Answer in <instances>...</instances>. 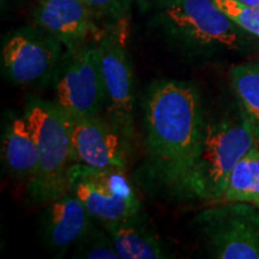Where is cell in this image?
Segmentation results:
<instances>
[{
  "label": "cell",
  "instance_id": "obj_1",
  "mask_svg": "<svg viewBox=\"0 0 259 259\" xmlns=\"http://www.w3.org/2000/svg\"><path fill=\"white\" fill-rule=\"evenodd\" d=\"M147 176L171 193L198 153L206 116L196 84L158 79L145 90L142 102Z\"/></svg>",
  "mask_w": 259,
  "mask_h": 259
},
{
  "label": "cell",
  "instance_id": "obj_2",
  "mask_svg": "<svg viewBox=\"0 0 259 259\" xmlns=\"http://www.w3.org/2000/svg\"><path fill=\"white\" fill-rule=\"evenodd\" d=\"M257 143L252 125L239 105L235 112L206 119L193 164L173 194L216 204L233 168Z\"/></svg>",
  "mask_w": 259,
  "mask_h": 259
},
{
  "label": "cell",
  "instance_id": "obj_3",
  "mask_svg": "<svg viewBox=\"0 0 259 259\" xmlns=\"http://www.w3.org/2000/svg\"><path fill=\"white\" fill-rule=\"evenodd\" d=\"M156 18L168 38L187 54L209 57L245 46L247 31L213 0H160Z\"/></svg>",
  "mask_w": 259,
  "mask_h": 259
},
{
  "label": "cell",
  "instance_id": "obj_4",
  "mask_svg": "<svg viewBox=\"0 0 259 259\" xmlns=\"http://www.w3.org/2000/svg\"><path fill=\"white\" fill-rule=\"evenodd\" d=\"M37 149V168L27 184L29 197L47 204L66 192V174L73 163L66 115L54 101L31 97L24 114Z\"/></svg>",
  "mask_w": 259,
  "mask_h": 259
},
{
  "label": "cell",
  "instance_id": "obj_5",
  "mask_svg": "<svg viewBox=\"0 0 259 259\" xmlns=\"http://www.w3.org/2000/svg\"><path fill=\"white\" fill-rule=\"evenodd\" d=\"M66 191L76 194L90 216L103 226L141 213V202L122 169L72 163L66 174Z\"/></svg>",
  "mask_w": 259,
  "mask_h": 259
},
{
  "label": "cell",
  "instance_id": "obj_6",
  "mask_svg": "<svg viewBox=\"0 0 259 259\" xmlns=\"http://www.w3.org/2000/svg\"><path fill=\"white\" fill-rule=\"evenodd\" d=\"M64 45L50 32L27 25L10 31L2 45V72L15 85H46L56 78Z\"/></svg>",
  "mask_w": 259,
  "mask_h": 259
},
{
  "label": "cell",
  "instance_id": "obj_7",
  "mask_svg": "<svg viewBox=\"0 0 259 259\" xmlns=\"http://www.w3.org/2000/svg\"><path fill=\"white\" fill-rule=\"evenodd\" d=\"M67 53L54 78V102L69 118L102 115L106 95L97 40Z\"/></svg>",
  "mask_w": 259,
  "mask_h": 259
},
{
  "label": "cell",
  "instance_id": "obj_8",
  "mask_svg": "<svg viewBox=\"0 0 259 259\" xmlns=\"http://www.w3.org/2000/svg\"><path fill=\"white\" fill-rule=\"evenodd\" d=\"M197 226L211 257L259 259V208L246 203H216L197 215Z\"/></svg>",
  "mask_w": 259,
  "mask_h": 259
},
{
  "label": "cell",
  "instance_id": "obj_9",
  "mask_svg": "<svg viewBox=\"0 0 259 259\" xmlns=\"http://www.w3.org/2000/svg\"><path fill=\"white\" fill-rule=\"evenodd\" d=\"M105 84L102 115L131 142L135 136V72L118 31H103L97 40Z\"/></svg>",
  "mask_w": 259,
  "mask_h": 259
},
{
  "label": "cell",
  "instance_id": "obj_10",
  "mask_svg": "<svg viewBox=\"0 0 259 259\" xmlns=\"http://www.w3.org/2000/svg\"><path fill=\"white\" fill-rule=\"evenodd\" d=\"M73 163L126 169L130 142L103 115L69 118Z\"/></svg>",
  "mask_w": 259,
  "mask_h": 259
},
{
  "label": "cell",
  "instance_id": "obj_11",
  "mask_svg": "<svg viewBox=\"0 0 259 259\" xmlns=\"http://www.w3.org/2000/svg\"><path fill=\"white\" fill-rule=\"evenodd\" d=\"M32 24L57 37L67 51L99 40L102 34L84 0H37Z\"/></svg>",
  "mask_w": 259,
  "mask_h": 259
},
{
  "label": "cell",
  "instance_id": "obj_12",
  "mask_svg": "<svg viewBox=\"0 0 259 259\" xmlns=\"http://www.w3.org/2000/svg\"><path fill=\"white\" fill-rule=\"evenodd\" d=\"M92 216L72 192L47 203L42 216V239L54 257H63L92 227Z\"/></svg>",
  "mask_w": 259,
  "mask_h": 259
},
{
  "label": "cell",
  "instance_id": "obj_13",
  "mask_svg": "<svg viewBox=\"0 0 259 259\" xmlns=\"http://www.w3.org/2000/svg\"><path fill=\"white\" fill-rule=\"evenodd\" d=\"M2 158L8 173L16 180L28 184L36 173V143L24 115H10L4 122Z\"/></svg>",
  "mask_w": 259,
  "mask_h": 259
},
{
  "label": "cell",
  "instance_id": "obj_14",
  "mask_svg": "<svg viewBox=\"0 0 259 259\" xmlns=\"http://www.w3.org/2000/svg\"><path fill=\"white\" fill-rule=\"evenodd\" d=\"M121 259H166L168 251L160 238L143 222L141 213L103 226Z\"/></svg>",
  "mask_w": 259,
  "mask_h": 259
},
{
  "label": "cell",
  "instance_id": "obj_15",
  "mask_svg": "<svg viewBox=\"0 0 259 259\" xmlns=\"http://www.w3.org/2000/svg\"><path fill=\"white\" fill-rule=\"evenodd\" d=\"M246 203L259 208V144L233 168L226 190L218 203Z\"/></svg>",
  "mask_w": 259,
  "mask_h": 259
},
{
  "label": "cell",
  "instance_id": "obj_16",
  "mask_svg": "<svg viewBox=\"0 0 259 259\" xmlns=\"http://www.w3.org/2000/svg\"><path fill=\"white\" fill-rule=\"evenodd\" d=\"M229 80L259 144V61L234 65L229 70Z\"/></svg>",
  "mask_w": 259,
  "mask_h": 259
},
{
  "label": "cell",
  "instance_id": "obj_17",
  "mask_svg": "<svg viewBox=\"0 0 259 259\" xmlns=\"http://www.w3.org/2000/svg\"><path fill=\"white\" fill-rule=\"evenodd\" d=\"M73 258L119 259L120 257L108 232L90 227L74 244Z\"/></svg>",
  "mask_w": 259,
  "mask_h": 259
},
{
  "label": "cell",
  "instance_id": "obj_18",
  "mask_svg": "<svg viewBox=\"0 0 259 259\" xmlns=\"http://www.w3.org/2000/svg\"><path fill=\"white\" fill-rule=\"evenodd\" d=\"M239 27L259 37V6L245 5L238 0H213Z\"/></svg>",
  "mask_w": 259,
  "mask_h": 259
},
{
  "label": "cell",
  "instance_id": "obj_19",
  "mask_svg": "<svg viewBox=\"0 0 259 259\" xmlns=\"http://www.w3.org/2000/svg\"><path fill=\"white\" fill-rule=\"evenodd\" d=\"M95 22H102L108 28L124 22L130 11L131 0H84Z\"/></svg>",
  "mask_w": 259,
  "mask_h": 259
},
{
  "label": "cell",
  "instance_id": "obj_20",
  "mask_svg": "<svg viewBox=\"0 0 259 259\" xmlns=\"http://www.w3.org/2000/svg\"><path fill=\"white\" fill-rule=\"evenodd\" d=\"M238 2L242 3L245 5H251V6H259V0H238Z\"/></svg>",
  "mask_w": 259,
  "mask_h": 259
},
{
  "label": "cell",
  "instance_id": "obj_21",
  "mask_svg": "<svg viewBox=\"0 0 259 259\" xmlns=\"http://www.w3.org/2000/svg\"><path fill=\"white\" fill-rule=\"evenodd\" d=\"M16 0H2V8L4 9L5 6H8L10 4H14Z\"/></svg>",
  "mask_w": 259,
  "mask_h": 259
}]
</instances>
